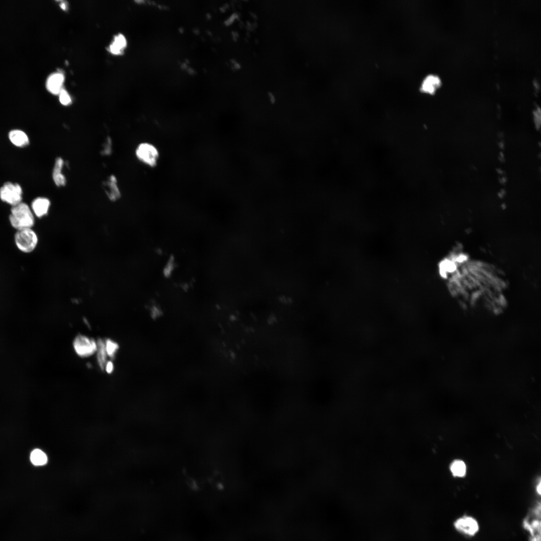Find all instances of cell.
<instances>
[{
  "instance_id": "cell-1",
  "label": "cell",
  "mask_w": 541,
  "mask_h": 541,
  "mask_svg": "<svg viewBox=\"0 0 541 541\" xmlns=\"http://www.w3.org/2000/svg\"><path fill=\"white\" fill-rule=\"evenodd\" d=\"M11 212L10 222L12 226L17 230L32 228L34 225V215L27 204L20 202L13 206Z\"/></svg>"
},
{
  "instance_id": "cell-2",
  "label": "cell",
  "mask_w": 541,
  "mask_h": 541,
  "mask_svg": "<svg viewBox=\"0 0 541 541\" xmlns=\"http://www.w3.org/2000/svg\"><path fill=\"white\" fill-rule=\"evenodd\" d=\"M15 241L21 251L28 253L35 248L38 238L35 232L29 228L18 230L15 235Z\"/></svg>"
},
{
  "instance_id": "cell-3",
  "label": "cell",
  "mask_w": 541,
  "mask_h": 541,
  "mask_svg": "<svg viewBox=\"0 0 541 541\" xmlns=\"http://www.w3.org/2000/svg\"><path fill=\"white\" fill-rule=\"evenodd\" d=\"M136 155L137 158L143 163L150 166H155L159 158L157 149L149 143H142L137 147Z\"/></svg>"
},
{
  "instance_id": "cell-4",
  "label": "cell",
  "mask_w": 541,
  "mask_h": 541,
  "mask_svg": "<svg viewBox=\"0 0 541 541\" xmlns=\"http://www.w3.org/2000/svg\"><path fill=\"white\" fill-rule=\"evenodd\" d=\"M22 192L18 184L7 182L0 188V198L2 201L14 206L21 202Z\"/></svg>"
},
{
  "instance_id": "cell-5",
  "label": "cell",
  "mask_w": 541,
  "mask_h": 541,
  "mask_svg": "<svg viewBox=\"0 0 541 541\" xmlns=\"http://www.w3.org/2000/svg\"><path fill=\"white\" fill-rule=\"evenodd\" d=\"M453 524L457 531L467 537L474 536L479 529L476 519L471 516L466 515L457 518Z\"/></svg>"
},
{
  "instance_id": "cell-6",
  "label": "cell",
  "mask_w": 541,
  "mask_h": 541,
  "mask_svg": "<svg viewBox=\"0 0 541 541\" xmlns=\"http://www.w3.org/2000/svg\"><path fill=\"white\" fill-rule=\"evenodd\" d=\"M73 346L77 354L83 357L92 355L97 351V348L96 343L94 340L83 335H79L76 337Z\"/></svg>"
},
{
  "instance_id": "cell-7",
  "label": "cell",
  "mask_w": 541,
  "mask_h": 541,
  "mask_svg": "<svg viewBox=\"0 0 541 541\" xmlns=\"http://www.w3.org/2000/svg\"><path fill=\"white\" fill-rule=\"evenodd\" d=\"M51 202L45 197H38L32 203V209L34 214L38 217L46 215L49 211Z\"/></svg>"
},
{
  "instance_id": "cell-8",
  "label": "cell",
  "mask_w": 541,
  "mask_h": 541,
  "mask_svg": "<svg viewBox=\"0 0 541 541\" xmlns=\"http://www.w3.org/2000/svg\"><path fill=\"white\" fill-rule=\"evenodd\" d=\"M64 75L60 73H55L50 75L46 83L48 91L53 94H59L62 90L64 82Z\"/></svg>"
},
{
  "instance_id": "cell-9",
  "label": "cell",
  "mask_w": 541,
  "mask_h": 541,
  "mask_svg": "<svg viewBox=\"0 0 541 541\" xmlns=\"http://www.w3.org/2000/svg\"><path fill=\"white\" fill-rule=\"evenodd\" d=\"M64 165V161L62 158L58 157L56 159L52 175L55 184L58 187L64 186L66 184V178L62 173Z\"/></svg>"
},
{
  "instance_id": "cell-10",
  "label": "cell",
  "mask_w": 541,
  "mask_h": 541,
  "mask_svg": "<svg viewBox=\"0 0 541 541\" xmlns=\"http://www.w3.org/2000/svg\"><path fill=\"white\" fill-rule=\"evenodd\" d=\"M105 186V192L107 196L111 201H116L121 196L120 191L117 185V181L116 177L111 175L104 183Z\"/></svg>"
},
{
  "instance_id": "cell-11",
  "label": "cell",
  "mask_w": 541,
  "mask_h": 541,
  "mask_svg": "<svg viewBox=\"0 0 541 541\" xmlns=\"http://www.w3.org/2000/svg\"><path fill=\"white\" fill-rule=\"evenodd\" d=\"M440 85L441 80L438 76L428 75L423 80L421 90L424 93L433 94Z\"/></svg>"
},
{
  "instance_id": "cell-12",
  "label": "cell",
  "mask_w": 541,
  "mask_h": 541,
  "mask_svg": "<svg viewBox=\"0 0 541 541\" xmlns=\"http://www.w3.org/2000/svg\"><path fill=\"white\" fill-rule=\"evenodd\" d=\"M9 137L11 142L18 147H25L29 143L27 134L20 130H13L10 132Z\"/></svg>"
},
{
  "instance_id": "cell-13",
  "label": "cell",
  "mask_w": 541,
  "mask_h": 541,
  "mask_svg": "<svg viewBox=\"0 0 541 541\" xmlns=\"http://www.w3.org/2000/svg\"><path fill=\"white\" fill-rule=\"evenodd\" d=\"M30 459L35 466H39L46 464L48 457L46 453L40 449H35L31 453Z\"/></svg>"
},
{
  "instance_id": "cell-14",
  "label": "cell",
  "mask_w": 541,
  "mask_h": 541,
  "mask_svg": "<svg viewBox=\"0 0 541 541\" xmlns=\"http://www.w3.org/2000/svg\"><path fill=\"white\" fill-rule=\"evenodd\" d=\"M126 45V41L124 36L119 34L115 37L113 42L110 45V50L113 54L118 55L121 53Z\"/></svg>"
},
{
  "instance_id": "cell-15",
  "label": "cell",
  "mask_w": 541,
  "mask_h": 541,
  "mask_svg": "<svg viewBox=\"0 0 541 541\" xmlns=\"http://www.w3.org/2000/svg\"><path fill=\"white\" fill-rule=\"evenodd\" d=\"M450 470L454 476L463 477L466 473L465 463L460 460L453 461L450 466Z\"/></svg>"
},
{
  "instance_id": "cell-16",
  "label": "cell",
  "mask_w": 541,
  "mask_h": 541,
  "mask_svg": "<svg viewBox=\"0 0 541 541\" xmlns=\"http://www.w3.org/2000/svg\"><path fill=\"white\" fill-rule=\"evenodd\" d=\"M97 359L99 365L102 369H104L106 363V351L105 345L103 341L99 339L97 342Z\"/></svg>"
},
{
  "instance_id": "cell-17",
  "label": "cell",
  "mask_w": 541,
  "mask_h": 541,
  "mask_svg": "<svg viewBox=\"0 0 541 541\" xmlns=\"http://www.w3.org/2000/svg\"><path fill=\"white\" fill-rule=\"evenodd\" d=\"M105 349L107 354L110 357L113 358L118 349V345L113 341L107 340L106 342Z\"/></svg>"
},
{
  "instance_id": "cell-18",
  "label": "cell",
  "mask_w": 541,
  "mask_h": 541,
  "mask_svg": "<svg viewBox=\"0 0 541 541\" xmlns=\"http://www.w3.org/2000/svg\"><path fill=\"white\" fill-rule=\"evenodd\" d=\"M59 100L60 103L65 106L68 105L71 103V99L68 92L62 89L60 92Z\"/></svg>"
},
{
  "instance_id": "cell-19",
  "label": "cell",
  "mask_w": 541,
  "mask_h": 541,
  "mask_svg": "<svg viewBox=\"0 0 541 541\" xmlns=\"http://www.w3.org/2000/svg\"><path fill=\"white\" fill-rule=\"evenodd\" d=\"M106 370L108 373H111L113 370V364L112 362H107L106 365Z\"/></svg>"
},
{
  "instance_id": "cell-20",
  "label": "cell",
  "mask_w": 541,
  "mask_h": 541,
  "mask_svg": "<svg viewBox=\"0 0 541 541\" xmlns=\"http://www.w3.org/2000/svg\"><path fill=\"white\" fill-rule=\"evenodd\" d=\"M106 144L107 146L106 147V148L104 149L103 152L105 154H108L109 153H110V150H111V147H109V145H111L110 140H107Z\"/></svg>"
},
{
  "instance_id": "cell-21",
  "label": "cell",
  "mask_w": 541,
  "mask_h": 541,
  "mask_svg": "<svg viewBox=\"0 0 541 541\" xmlns=\"http://www.w3.org/2000/svg\"><path fill=\"white\" fill-rule=\"evenodd\" d=\"M537 491L539 494L540 493V483L539 482L537 486Z\"/></svg>"
},
{
  "instance_id": "cell-22",
  "label": "cell",
  "mask_w": 541,
  "mask_h": 541,
  "mask_svg": "<svg viewBox=\"0 0 541 541\" xmlns=\"http://www.w3.org/2000/svg\"><path fill=\"white\" fill-rule=\"evenodd\" d=\"M62 4V5H61V8H62V9H66V6H65V4L64 3H63V4Z\"/></svg>"
}]
</instances>
